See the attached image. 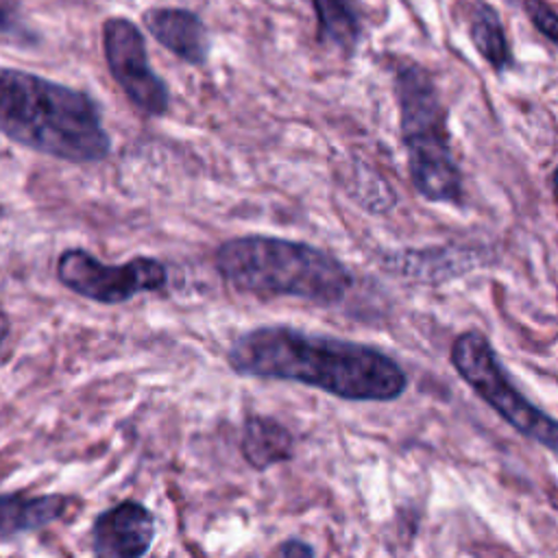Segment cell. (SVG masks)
<instances>
[{
  "instance_id": "1",
  "label": "cell",
  "mask_w": 558,
  "mask_h": 558,
  "mask_svg": "<svg viewBox=\"0 0 558 558\" xmlns=\"http://www.w3.org/2000/svg\"><path fill=\"white\" fill-rule=\"evenodd\" d=\"M240 377L296 381L344 401H392L408 375L386 351L290 325H262L240 333L227 349Z\"/></svg>"
},
{
  "instance_id": "2",
  "label": "cell",
  "mask_w": 558,
  "mask_h": 558,
  "mask_svg": "<svg viewBox=\"0 0 558 558\" xmlns=\"http://www.w3.org/2000/svg\"><path fill=\"white\" fill-rule=\"evenodd\" d=\"M0 133L35 153L94 163L111 153L98 102L44 76L0 68Z\"/></svg>"
},
{
  "instance_id": "3",
  "label": "cell",
  "mask_w": 558,
  "mask_h": 558,
  "mask_svg": "<svg viewBox=\"0 0 558 558\" xmlns=\"http://www.w3.org/2000/svg\"><path fill=\"white\" fill-rule=\"evenodd\" d=\"M218 275L238 292L294 296L316 305L340 303L353 286L351 270L329 251L277 235H238L214 253Z\"/></svg>"
},
{
  "instance_id": "4",
  "label": "cell",
  "mask_w": 558,
  "mask_h": 558,
  "mask_svg": "<svg viewBox=\"0 0 558 558\" xmlns=\"http://www.w3.org/2000/svg\"><path fill=\"white\" fill-rule=\"evenodd\" d=\"M392 94L412 187L429 203L462 205V172L453 157L447 109L432 72L416 61L399 59L392 70Z\"/></svg>"
},
{
  "instance_id": "5",
  "label": "cell",
  "mask_w": 558,
  "mask_h": 558,
  "mask_svg": "<svg viewBox=\"0 0 558 558\" xmlns=\"http://www.w3.org/2000/svg\"><path fill=\"white\" fill-rule=\"evenodd\" d=\"M449 362L466 386L493 408L514 432L538 442L547 451H558L556 421L536 408L506 375L490 340L477 331L466 329L453 338Z\"/></svg>"
},
{
  "instance_id": "6",
  "label": "cell",
  "mask_w": 558,
  "mask_h": 558,
  "mask_svg": "<svg viewBox=\"0 0 558 558\" xmlns=\"http://www.w3.org/2000/svg\"><path fill=\"white\" fill-rule=\"evenodd\" d=\"M54 272L70 292L102 305H118L140 292L163 290L168 283V268L157 257L137 255L124 264H102L85 248H65L57 257Z\"/></svg>"
},
{
  "instance_id": "7",
  "label": "cell",
  "mask_w": 558,
  "mask_h": 558,
  "mask_svg": "<svg viewBox=\"0 0 558 558\" xmlns=\"http://www.w3.org/2000/svg\"><path fill=\"white\" fill-rule=\"evenodd\" d=\"M102 54L109 74L129 102L148 118H161L170 109V89L150 68L140 26L129 17H109L102 24Z\"/></svg>"
},
{
  "instance_id": "8",
  "label": "cell",
  "mask_w": 558,
  "mask_h": 558,
  "mask_svg": "<svg viewBox=\"0 0 558 558\" xmlns=\"http://www.w3.org/2000/svg\"><path fill=\"white\" fill-rule=\"evenodd\" d=\"M157 523L155 514L135 499H124L92 523V551L100 558H140L150 551Z\"/></svg>"
},
{
  "instance_id": "9",
  "label": "cell",
  "mask_w": 558,
  "mask_h": 558,
  "mask_svg": "<svg viewBox=\"0 0 558 558\" xmlns=\"http://www.w3.org/2000/svg\"><path fill=\"white\" fill-rule=\"evenodd\" d=\"M146 31L168 52L190 65H205L211 37L196 11L183 7H153L144 13Z\"/></svg>"
},
{
  "instance_id": "10",
  "label": "cell",
  "mask_w": 558,
  "mask_h": 558,
  "mask_svg": "<svg viewBox=\"0 0 558 558\" xmlns=\"http://www.w3.org/2000/svg\"><path fill=\"white\" fill-rule=\"evenodd\" d=\"M72 497L61 493H0V543H11L63 519L72 508Z\"/></svg>"
},
{
  "instance_id": "11",
  "label": "cell",
  "mask_w": 558,
  "mask_h": 558,
  "mask_svg": "<svg viewBox=\"0 0 558 558\" xmlns=\"http://www.w3.org/2000/svg\"><path fill=\"white\" fill-rule=\"evenodd\" d=\"M475 259L484 262V257H475L473 248L447 246V248H427V251H392L384 253L381 266L397 275L418 277L421 281H440V277H458L475 268Z\"/></svg>"
},
{
  "instance_id": "12",
  "label": "cell",
  "mask_w": 558,
  "mask_h": 558,
  "mask_svg": "<svg viewBox=\"0 0 558 558\" xmlns=\"http://www.w3.org/2000/svg\"><path fill=\"white\" fill-rule=\"evenodd\" d=\"M240 451L248 466L255 471H266L275 464L292 460L294 436L272 416L248 414L242 423Z\"/></svg>"
},
{
  "instance_id": "13",
  "label": "cell",
  "mask_w": 558,
  "mask_h": 558,
  "mask_svg": "<svg viewBox=\"0 0 558 558\" xmlns=\"http://www.w3.org/2000/svg\"><path fill=\"white\" fill-rule=\"evenodd\" d=\"M316 24L318 41L333 46L344 57H351L364 35V13L357 0H310Z\"/></svg>"
},
{
  "instance_id": "14",
  "label": "cell",
  "mask_w": 558,
  "mask_h": 558,
  "mask_svg": "<svg viewBox=\"0 0 558 558\" xmlns=\"http://www.w3.org/2000/svg\"><path fill=\"white\" fill-rule=\"evenodd\" d=\"M469 37L477 54L497 72L504 74L514 68V52L508 41L504 22L497 9L477 0L469 9Z\"/></svg>"
},
{
  "instance_id": "15",
  "label": "cell",
  "mask_w": 558,
  "mask_h": 558,
  "mask_svg": "<svg viewBox=\"0 0 558 558\" xmlns=\"http://www.w3.org/2000/svg\"><path fill=\"white\" fill-rule=\"evenodd\" d=\"M523 7H525L530 22L534 24V28L549 44H558V17H556L554 4H549L547 0H525Z\"/></svg>"
},
{
  "instance_id": "16",
  "label": "cell",
  "mask_w": 558,
  "mask_h": 558,
  "mask_svg": "<svg viewBox=\"0 0 558 558\" xmlns=\"http://www.w3.org/2000/svg\"><path fill=\"white\" fill-rule=\"evenodd\" d=\"M0 35L20 41L28 37V33L17 20V7L13 4V0H0Z\"/></svg>"
},
{
  "instance_id": "17",
  "label": "cell",
  "mask_w": 558,
  "mask_h": 558,
  "mask_svg": "<svg viewBox=\"0 0 558 558\" xmlns=\"http://www.w3.org/2000/svg\"><path fill=\"white\" fill-rule=\"evenodd\" d=\"M275 554L279 556H286V558H299V556H314V547L301 538H288L283 541Z\"/></svg>"
},
{
  "instance_id": "18",
  "label": "cell",
  "mask_w": 558,
  "mask_h": 558,
  "mask_svg": "<svg viewBox=\"0 0 558 558\" xmlns=\"http://www.w3.org/2000/svg\"><path fill=\"white\" fill-rule=\"evenodd\" d=\"M9 333H11V320H9L7 314L0 312V355H2V351H4V344H7Z\"/></svg>"
}]
</instances>
